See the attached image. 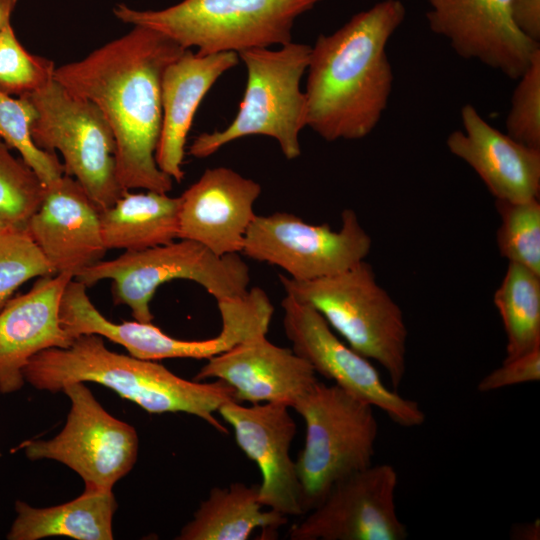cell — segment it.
I'll list each match as a JSON object with an SVG mask.
<instances>
[{"mask_svg": "<svg viewBox=\"0 0 540 540\" xmlns=\"http://www.w3.org/2000/svg\"><path fill=\"white\" fill-rule=\"evenodd\" d=\"M185 50L155 30L133 26L83 59L55 68L54 78L93 102L107 120L116 143V176L125 191L168 193L173 187L155 160L161 80Z\"/></svg>", "mask_w": 540, "mask_h": 540, "instance_id": "6da1fadb", "label": "cell"}, {"mask_svg": "<svg viewBox=\"0 0 540 540\" xmlns=\"http://www.w3.org/2000/svg\"><path fill=\"white\" fill-rule=\"evenodd\" d=\"M405 15L400 0H383L311 46L306 126L325 141L359 140L378 125L394 81L386 48Z\"/></svg>", "mask_w": 540, "mask_h": 540, "instance_id": "7a4b0ae2", "label": "cell"}, {"mask_svg": "<svg viewBox=\"0 0 540 540\" xmlns=\"http://www.w3.org/2000/svg\"><path fill=\"white\" fill-rule=\"evenodd\" d=\"M23 377L32 387L51 393L73 382L97 383L149 413H188L223 434L228 430L214 413L235 400L233 389L222 380H186L156 361L109 350L97 334L80 335L65 348L40 351L25 365Z\"/></svg>", "mask_w": 540, "mask_h": 540, "instance_id": "3957f363", "label": "cell"}, {"mask_svg": "<svg viewBox=\"0 0 540 540\" xmlns=\"http://www.w3.org/2000/svg\"><path fill=\"white\" fill-rule=\"evenodd\" d=\"M323 0H182L161 10L118 4L113 13L201 54L270 48L292 41L296 19Z\"/></svg>", "mask_w": 540, "mask_h": 540, "instance_id": "277c9868", "label": "cell"}, {"mask_svg": "<svg viewBox=\"0 0 540 540\" xmlns=\"http://www.w3.org/2000/svg\"><path fill=\"white\" fill-rule=\"evenodd\" d=\"M279 280L286 295L312 306L353 350L379 363L397 391L406 373L408 330L401 308L366 260L311 281L283 274Z\"/></svg>", "mask_w": 540, "mask_h": 540, "instance_id": "5b68a950", "label": "cell"}, {"mask_svg": "<svg viewBox=\"0 0 540 540\" xmlns=\"http://www.w3.org/2000/svg\"><path fill=\"white\" fill-rule=\"evenodd\" d=\"M310 50V45L291 41L277 49L239 53L247 78L234 119L223 130L196 136L188 153L203 159L237 139L260 135L273 138L286 159L298 158L299 134L306 126V99L300 82L307 70Z\"/></svg>", "mask_w": 540, "mask_h": 540, "instance_id": "8992f818", "label": "cell"}, {"mask_svg": "<svg viewBox=\"0 0 540 540\" xmlns=\"http://www.w3.org/2000/svg\"><path fill=\"white\" fill-rule=\"evenodd\" d=\"M292 408L306 426L305 443L295 461L305 514L337 482L372 465L378 422L372 405L319 381Z\"/></svg>", "mask_w": 540, "mask_h": 540, "instance_id": "52a82bcc", "label": "cell"}, {"mask_svg": "<svg viewBox=\"0 0 540 540\" xmlns=\"http://www.w3.org/2000/svg\"><path fill=\"white\" fill-rule=\"evenodd\" d=\"M74 279L86 288L112 280L115 304L128 306L136 321L151 323L150 302L162 284L177 279L193 281L218 302L246 293L250 271L239 253L220 256L200 243L180 239L101 260Z\"/></svg>", "mask_w": 540, "mask_h": 540, "instance_id": "ba28073f", "label": "cell"}, {"mask_svg": "<svg viewBox=\"0 0 540 540\" xmlns=\"http://www.w3.org/2000/svg\"><path fill=\"white\" fill-rule=\"evenodd\" d=\"M36 110L31 135L38 148L60 152L64 174L73 177L99 209L112 206L126 191L116 176V143L99 108L54 76L23 95Z\"/></svg>", "mask_w": 540, "mask_h": 540, "instance_id": "9c48e42d", "label": "cell"}, {"mask_svg": "<svg viewBox=\"0 0 540 540\" xmlns=\"http://www.w3.org/2000/svg\"><path fill=\"white\" fill-rule=\"evenodd\" d=\"M62 392L71 402L62 430L48 440H27L20 448L30 460L68 466L83 479L85 489L112 490L136 463L135 428L108 413L84 382L70 383Z\"/></svg>", "mask_w": 540, "mask_h": 540, "instance_id": "30bf717a", "label": "cell"}, {"mask_svg": "<svg viewBox=\"0 0 540 540\" xmlns=\"http://www.w3.org/2000/svg\"><path fill=\"white\" fill-rule=\"evenodd\" d=\"M372 240L356 212L345 209L341 226L307 223L289 212L257 215L241 253L284 270L296 281H311L346 271L366 259Z\"/></svg>", "mask_w": 540, "mask_h": 540, "instance_id": "8fae6325", "label": "cell"}, {"mask_svg": "<svg viewBox=\"0 0 540 540\" xmlns=\"http://www.w3.org/2000/svg\"><path fill=\"white\" fill-rule=\"evenodd\" d=\"M283 328L292 350L315 373L380 409L399 426H421L426 419L418 402L387 387L371 361L341 341L312 306L288 295L281 302Z\"/></svg>", "mask_w": 540, "mask_h": 540, "instance_id": "7c38bea8", "label": "cell"}, {"mask_svg": "<svg viewBox=\"0 0 540 540\" xmlns=\"http://www.w3.org/2000/svg\"><path fill=\"white\" fill-rule=\"evenodd\" d=\"M397 472L371 465L337 482L322 502L288 532L291 540H404L397 515Z\"/></svg>", "mask_w": 540, "mask_h": 540, "instance_id": "4fadbf2b", "label": "cell"}, {"mask_svg": "<svg viewBox=\"0 0 540 540\" xmlns=\"http://www.w3.org/2000/svg\"><path fill=\"white\" fill-rule=\"evenodd\" d=\"M431 31L465 59H475L518 79L540 50L516 26L511 0H427Z\"/></svg>", "mask_w": 540, "mask_h": 540, "instance_id": "5bb4252c", "label": "cell"}, {"mask_svg": "<svg viewBox=\"0 0 540 540\" xmlns=\"http://www.w3.org/2000/svg\"><path fill=\"white\" fill-rule=\"evenodd\" d=\"M283 403L243 406L230 400L218 413L232 426L237 445L259 468V502L285 516L304 514L301 488L290 446L297 427Z\"/></svg>", "mask_w": 540, "mask_h": 540, "instance_id": "9a60e30c", "label": "cell"}, {"mask_svg": "<svg viewBox=\"0 0 540 540\" xmlns=\"http://www.w3.org/2000/svg\"><path fill=\"white\" fill-rule=\"evenodd\" d=\"M261 191L258 182L231 168L206 169L180 195L178 239L200 243L220 256L241 253Z\"/></svg>", "mask_w": 540, "mask_h": 540, "instance_id": "2e32d148", "label": "cell"}, {"mask_svg": "<svg viewBox=\"0 0 540 540\" xmlns=\"http://www.w3.org/2000/svg\"><path fill=\"white\" fill-rule=\"evenodd\" d=\"M208 378L228 384L239 403H283L291 408L318 381L307 361L273 344L266 334L208 359L193 380Z\"/></svg>", "mask_w": 540, "mask_h": 540, "instance_id": "e0dca14e", "label": "cell"}, {"mask_svg": "<svg viewBox=\"0 0 540 540\" xmlns=\"http://www.w3.org/2000/svg\"><path fill=\"white\" fill-rule=\"evenodd\" d=\"M26 229L55 274L75 278L107 252L100 232L99 209L71 176L47 187Z\"/></svg>", "mask_w": 540, "mask_h": 540, "instance_id": "ac0fdd59", "label": "cell"}, {"mask_svg": "<svg viewBox=\"0 0 540 540\" xmlns=\"http://www.w3.org/2000/svg\"><path fill=\"white\" fill-rule=\"evenodd\" d=\"M72 279L67 273L38 277L28 292L11 298L0 311V393L23 387V369L34 355L74 340L59 318L61 297Z\"/></svg>", "mask_w": 540, "mask_h": 540, "instance_id": "d6986e66", "label": "cell"}, {"mask_svg": "<svg viewBox=\"0 0 540 540\" xmlns=\"http://www.w3.org/2000/svg\"><path fill=\"white\" fill-rule=\"evenodd\" d=\"M462 130L446 140L498 200L524 201L540 195V148L527 146L490 125L471 104L461 108Z\"/></svg>", "mask_w": 540, "mask_h": 540, "instance_id": "ffe728a7", "label": "cell"}, {"mask_svg": "<svg viewBox=\"0 0 540 540\" xmlns=\"http://www.w3.org/2000/svg\"><path fill=\"white\" fill-rule=\"evenodd\" d=\"M237 53L201 54L186 49L164 70L161 80L162 124L155 152L158 168L180 183L187 135L195 113L211 87L239 63Z\"/></svg>", "mask_w": 540, "mask_h": 540, "instance_id": "44dd1931", "label": "cell"}, {"mask_svg": "<svg viewBox=\"0 0 540 540\" xmlns=\"http://www.w3.org/2000/svg\"><path fill=\"white\" fill-rule=\"evenodd\" d=\"M117 501L112 490L85 489L77 498L64 504L36 508L16 501V517L6 538L38 540L65 536L77 540L113 539L112 521Z\"/></svg>", "mask_w": 540, "mask_h": 540, "instance_id": "7402d4cb", "label": "cell"}, {"mask_svg": "<svg viewBox=\"0 0 540 540\" xmlns=\"http://www.w3.org/2000/svg\"><path fill=\"white\" fill-rule=\"evenodd\" d=\"M180 196L126 191L112 206L99 211L105 248L139 251L178 238Z\"/></svg>", "mask_w": 540, "mask_h": 540, "instance_id": "603a6c76", "label": "cell"}, {"mask_svg": "<svg viewBox=\"0 0 540 540\" xmlns=\"http://www.w3.org/2000/svg\"><path fill=\"white\" fill-rule=\"evenodd\" d=\"M259 485L234 482L227 488L213 487L177 540H247L255 529L271 533L287 523V516L263 511Z\"/></svg>", "mask_w": 540, "mask_h": 540, "instance_id": "cb8c5ba5", "label": "cell"}, {"mask_svg": "<svg viewBox=\"0 0 540 540\" xmlns=\"http://www.w3.org/2000/svg\"><path fill=\"white\" fill-rule=\"evenodd\" d=\"M493 301L507 339L503 361L514 359L540 346L539 274L509 262Z\"/></svg>", "mask_w": 540, "mask_h": 540, "instance_id": "d4e9b609", "label": "cell"}, {"mask_svg": "<svg viewBox=\"0 0 540 540\" xmlns=\"http://www.w3.org/2000/svg\"><path fill=\"white\" fill-rule=\"evenodd\" d=\"M36 110L26 96L13 97L0 90V138L17 150L20 158L34 171L46 187L64 175L63 164L56 152L37 147L31 135Z\"/></svg>", "mask_w": 540, "mask_h": 540, "instance_id": "484cf974", "label": "cell"}, {"mask_svg": "<svg viewBox=\"0 0 540 540\" xmlns=\"http://www.w3.org/2000/svg\"><path fill=\"white\" fill-rule=\"evenodd\" d=\"M501 224L496 233L500 255L540 275V201L495 199Z\"/></svg>", "mask_w": 540, "mask_h": 540, "instance_id": "4316f807", "label": "cell"}, {"mask_svg": "<svg viewBox=\"0 0 540 540\" xmlns=\"http://www.w3.org/2000/svg\"><path fill=\"white\" fill-rule=\"evenodd\" d=\"M55 275L26 227L11 225L0 231V311L26 281Z\"/></svg>", "mask_w": 540, "mask_h": 540, "instance_id": "83f0119b", "label": "cell"}, {"mask_svg": "<svg viewBox=\"0 0 540 540\" xmlns=\"http://www.w3.org/2000/svg\"><path fill=\"white\" fill-rule=\"evenodd\" d=\"M0 140V215L16 226L26 227L40 207L47 187L21 159Z\"/></svg>", "mask_w": 540, "mask_h": 540, "instance_id": "f1b7e54d", "label": "cell"}, {"mask_svg": "<svg viewBox=\"0 0 540 540\" xmlns=\"http://www.w3.org/2000/svg\"><path fill=\"white\" fill-rule=\"evenodd\" d=\"M52 60L30 54L12 25L0 32V90L12 96L29 94L54 76Z\"/></svg>", "mask_w": 540, "mask_h": 540, "instance_id": "f546056e", "label": "cell"}, {"mask_svg": "<svg viewBox=\"0 0 540 540\" xmlns=\"http://www.w3.org/2000/svg\"><path fill=\"white\" fill-rule=\"evenodd\" d=\"M518 80L506 118L507 134L527 146L540 148V50Z\"/></svg>", "mask_w": 540, "mask_h": 540, "instance_id": "4dcf8cb0", "label": "cell"}, {"mask_svg": "<svg viewBox=\"0 0 540 540\" xmlns=\"http://www.w3.org/2000/svg\"><path fill=\"white\" fill-rule=\"evenodd\" d=\"M540 380V346L502 365L485 375L477 384L481 393Z\"/></svg>", "mask_w": 540, "mask_h": 540, "instance_id": "1f68e13d", "label": "cell"}, {"mask_svg": "<svg viewBox=\"0 0 540 540\" xmlns=\"http://www.w3.org/2000/svg\"><path fill=\"white\" fill-rule=\"evenodd\" d=\"M511 12L518 29L531 40H540V0H511Z\"/></svg>", "mask_w": 540, "mask_h": 540, "instance_id": "d6a6232c", "label": "cell"}, {"mask_svg": "<svg viewBox=\"0 0 540 540\" xmlns=\"http://www.w3.org/2000/svg\"><path fill=\"white\" fill-rule=\"evenodd\" d=\"M510 538L513 540H539L540 521L536 519L532 522L514 525L511 528Z\"/></svg>", "mask_w": 540, "mask_h": 540, "instance_id": "836d02e7", "label": "cell"}, {"mask_svg": "<svg viewBox=\"0 0 540 540\" xmlns=\"http://www.w3.org/2000/svg\"><path fill=\"white\" fill-rule=\"evenodd\" d=\"M18 0H0V32L11 24V16Z\"/></svg>", "mask_w": 540, "mask_h": 540, "instance_id": "e575fe53", "label": "cell"}, {"mask_svg": "<svg viewBox=\"0 0 540 540\" xmlns=\"http://www.w3.org/2000/svg\"><path fill=\"white\" fill-rule=\"evenodd\" d=\"M11 225H13V224L10 223L5 217L0 215V231L8 228Z\"/></svg>", "mask_w": 540, "mask_h": 540, "instance_id": "d590c367", "label": "cell"}, {"mask_svg": "<svg viewBox=\"0 0 540 540\" xmlns=\"http://www.w3.org/2000/svg\"><path fill=\"white\" fill-rule=\"evenodd\" d=\"M2 456L1 452H0V457Z\"/></svg>", "mask_w": 540, "mask_h": 540, "instance_id": "8d00e7d4", "label": "cell"}]
</instances>
